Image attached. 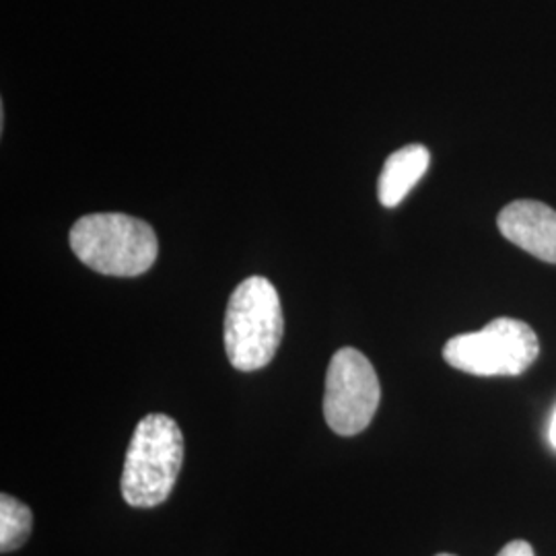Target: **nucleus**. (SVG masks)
Masks as SVG:
<instances>
[{"mask_svg": "<svg viewBox=\"0 0 556 556\" xmlns=\"http://www.w3.org/2000/svg\"><path fill=\"white\" fill-rule=\"evenodd\" d=\"M31 509L15 497L0 495V553L7 555L21 548L31 534Z\"/></svg>", "mask_w": 556, "mask_h": 556, "instance_id": "6e6552de", "label": "nucleus"}, {"mask_svg": "<svg viewBox=\"0 0 556 556\" xmlns=\"http://www.w3.org/2000/svg\"><path fill=\"white\" fill-rule=\"evenodd\" d=\"M498 231L538 260L556 264V211L538 200H516L498 213Z\"/></svg>", "mask_w": 556, "mask_h": 556, "instance_id": "423d86ee", "label": "nucleus"}, {"mask_svg": "<svg viewBox=\"0 0 556 556\" xmlns=\"http://www.w3.org/2000/svg\"><path fill=\"white\" fill-rule=\"evenodd\" d=\"M497 556H536L534 548L526 540H514L505 548H501Z\"/></svg>", "mask_w": 556, "mask_h": 556, "instance_id": "1a4fd4ad", "label": "nucleus"}, {"mask_svg": "<svg viewBox=\"0 0 556 556\" xmlns=\"http://www.w3.org/2000/svg\"><path fill=\"white\" fill-rule=\"evenodd\" d=\"M184 462V435L167 415H147L130 439L122 470V497L130 507H157L172 495Z\"/></svg>", "mask_w": 556, "mask_h": 556, "instance_id": "f03ea898", "label": "nucleus"}, {"mask_svg": "<svg viewBox=\"0 0 556 556\" xmlns=\"http://www.w3.org/2000/svg\"><path fill=\"white\" fill-rule=\"evenodd\" d=\"M71 250L105 277H140L157 260L160 241L147 220L124 213L80 217L71 229Z\"/></svg>", "mask_w": 556, "mask_h": 556, "instance_id": "f257e3e1", "label": "nucleus"}, {"mask_svg": "<svg viewBox=\"0 0 556 556\" xmlns=\"http://www.w3.org/2000/svg\"><path fill=\"white\" fill-rule=\"evenodd\" d=\"M381 397L378 374L371 361L357 349H340L326 374L324 417L330 429L353 438L369 427Z\"/></svg>", "mask_w": 556, "mask_h": 556, "instance_id": "39448f33", "label": "nucleus"}, {"mask_svg": "<svg viewBox=\"0 0 556 556\" xmlns=\"http://www.w3.org/2000/svg\"><path fill=\"white\" fill-rule=\"evenodd\" d=\"M438 556H456V555H445V553H443V555H438Z\"/></svg>", "mask_w": 556, "mask_h": 556, "instance_id": "9b49d317", "label": "nucleus"}, {"mask_svg": "<svg viewBox=\"0 0 556 556\" xmlns=\"http://www.w3.org/2000/svg\"><path fill=\"white\" fill-rule=\"evenodd\" d=\"M548 439H551V443H553V447L556 450V410L555 415H553V420H551V429H548Z\"/></svg>", "mask_w": 556, "mask_h": 556, "instance_id": "9d476101", "label": "nucleus"}, {"mask_svg": "<svg viewBox=\"0 0 556 556\" xmlns=\"http://www.w3.org/2000/svg\"><path fill=\"white\" fill-rule=\"evenodd\" d=\"M540 355L536 332L521 319L497 318L482 330L450 338L443 358L457 371L478 378H516Z\"/></svg>", "mask_w": 556, "mask_h": 556, "instance_id": "20e7f679", "label": "nucleus"}, {"mask_svg": "<svg viewBox=\"0 0 556 556\" xmlns=\"http://www.w3.org/2000/svg\"><path fill=\"white\" fill-rule=\"evenodd\" d=\"M285 332L275 285L264 277L245 278L231 293L225 314V351L243 374L258 371L277 355Z\"/></svg>", "mask_w": 556, "mask_h": 556, "instance_id": "7ed1b4c3", "label": "nucleus"}, {"mask_svg": "<svg viewBox=\"0 0 556 556\" xmlns=\"http://www.w3.org/2000/svg\"><path fill=\"white\" fill-rule=\"evenodd\" d=\"M429 163L431 155L422 144H408L392 153L379 174V202L388 208L397 206L427 174Z\"/></svg>", "mask_w": 556, "mask_h": 556, "instance_id": "0eeeda50", "label": "nucleus"}]
</instances>
